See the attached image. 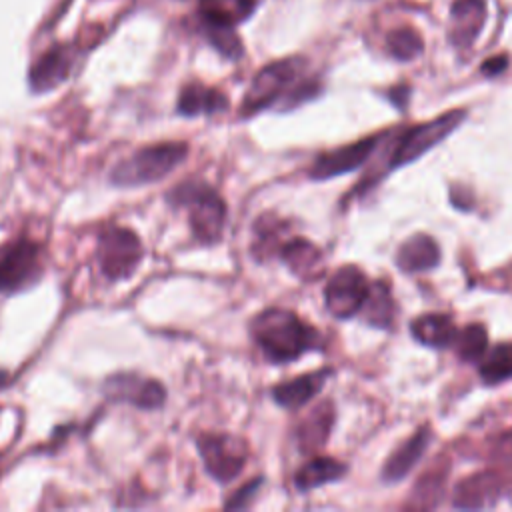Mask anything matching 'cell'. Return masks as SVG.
<instances>
[{"label":"cell","instance_id":"cell-1","mask_svg":"<svg viewBox=\"0 0 512 512\" xmlns=\"http://www.w3.org/2000/svg\"><path fill=\"white\" fill-rule=\"evenodd\" d=\"M250 332L266 360L274 364L292 362L320 342V334L286 308L262 310L250 322Z\"/></svg>","mask_w":512,"mask_h":512},{"label":"cell","instance_id":"cell-2","mask_svg":"<svg viewBox=\"0 0 512 512\" xmlns=\"http://www.w3.org/2000/svg\"><path fill=\"white\" fill-rule=\"evenodd\" d=\"M166 200L174 208L188 210V224L194 238L202 244H216L226 224V204L222 196L202 180H186L174 186Z\"/></svg>","mask_w":512,"mask_h":512},{"label":"cell","instance_id":"cell-3","mask_svg":"<svg viewBox=\"0 0 512 512\" xmlns=\"http://www.w3.org/2000/svg\"><path fill=\"white\" fill-rule=\"evenodd\" d=\"M186 156V142L148 144L116 162L108 174V180L118 188H138L152 184L174 172Z\"/></svg>","mask_w":512,"mask_h":512},{"label":"cell","instance_id":"cell-4","mask_svg":"<svg viewBox=\"0 0 512 512\" xmlns=\"http://www.w3.org/2000/svg\"><path fill=\"white\" fill-rule=\"evenodd\" d=\"M306 62L302 58H284L264 66L252 80L244 102H242V116H252L264 108L276 104L282 94L298 80Z\"/></svg>","mask_w":512,"mask_h":512},{"label":"cell","instance_id":"cell-5","mask_svg":"<svg viewBox=\"0 0 512 512\" xmlns=\"http://www.w3.org/2000/svg\"><path fill=\"white\" fill-rule=\"evenodd\" d=\"M96 256L102 274L114 282L130 278L136 272L144 256V248L132 230L122 226H108L98 236Z\"/></svg>","mask_w":512,"mask_h":512},{"label":"cell","instance_id":"cell-6","mask_svg":"<svg viewBox=\"0 0 512 512\" xmlns=\"http://www.w3.org/2000/svg\"><path fill=\"white\" fill-rule=\"evenodd\" d=\"M196 446L204 470L220 484L234 480L244 470L248 460V444L242 436L236 434H200L196 438Z\"/></svg>","mask_w":512,"mask_h":512},{"label":"cell","instance_id":"cell-7","mask_svg":"<svg viewBox=\"0 0 512 512\" xmlns=\"http://www.w3.org/2000/svg\"><path fill=\"white\" fill-rule=\"evenodd\" d=\"M464 118H466V110H450L436 116L434 120L418 124L410 130H404L388 158L390 160L388 168H398L418 160L424 152H428L438 142H442L448 134H452Z\"/></svg>","mask_w":512,"mask_h":512},{"label":"cell","instance_id":"cell-8","mask_svg":"<svg viewBox=\"0 0 512 512\" xmlns=\"http://www.w3.org/2000/svg\"><path fill=\"white\" fill-rule=\"evenodd\" d=\"M40 276V246L26 238L0 246V294L18 292Z\"/></svg>","mask_w":512,"mask_h":512},{"label":"cell","instance_id":"cell-9","mask_svg":"<svg viewBox=\"0 0 512 512\" xmlns=\"http://www.w3.org/2000/svg\"><path fill=\"white\" fill-rule=\"evenodd\" d=\"M368 290V278L358 266H342L330 276L324 288L326 308L334 318L346 320L362 310Z\"/></svg>","mask_w":512,"mask_h":512},{"label":"cell","instance_id":"cell-10","mask_svg":"<svg viewBox=\"0 0 512 512\" xmlns=\"http://www.w3.org/2000/svg\"><path fill=\"white\" fill-rule=\"evenodd\" d=\"M104 392L110 400L128 402L140 410H156L166 400V390L158 380L142 378L134 372H120L104 382Z\"/></svg>","mask_w":512,"mask_h":512},{"label":"cell","instance_id":"cell-11","mask_svg":"<svg viewBox=\"0 0 512 512\" xmlns=\"http://www.w3.org/2000/svg\"><path fill=\"white\" fill-rule=\"evenodd\" d=\"M382 136L384 134H374V136L362 138L358 142L346 144L342 148L320 154L310 168V178L312 180H328V178H334V176H340V174L360 168L370 158V154L376 150Z\"/></svg>","mask_w":512,"mask_h":512},{"label":"cell","instance_id":"cell-12","mask_svg":"<svg viewBox=\"0 0 512 512\" xmlns=\"http://www.w3.org/2000/svg\"><path fill=\"white\" fill-rule=\"evenodd\" d=\"M504 492V478L496 470L476 472L456 484L452 504L464 510L488 508L498 502Z\"/></svg>","mask_w":512,"mask_h":512},{"label":"cell","instance_id":"cell-13","mask_svg":"<svg viewBox=\"0 0 512 512\" xmlns=\"http://www.w3.org/2000/svg\"><path fill=\"white\" fill-rule=\"evenodd\" d=\"M74 64V54L72 48L68 46H54L48 52H44L30 68L28 82L34 92H48L62 84Z\"/></svg>","mask_w":512,"mask_h":512},{"label":"cell","instance_id":"cell-14","mask_svg":"<svg viewBox=\"0 0 512 512\" xmlns=\"http://www.w3.org/2000/svg\"><path fill=\"white\" fill-rule=\"evenodd\" d=\"M486 20L484 0H454L450 8L448 40L456 48H468L480 34Z\"/></svg>","mask_w":512,"mask_h":512},{"label":"cell","instance_id":"cell-15","mask_svg":"<svg viewBox=\"0 0 512 512\" xmlns=\"http://www.w3.org/2000/svg\"><path fill=\"white\" fill-rule=\"evenodd\" d=\"M332 374L330 368H320L314 372L300 374L292 380H286L272 388V398L276 404L284 408H300L306 402H310L322 388L328 376Z\"/></svg>","mask_w":512,"mask_h":512},{"label":"cell","instance_id":"cell-16","mask_svg":"<svg viewBox=\"0 0 512 512\" xmlns=\"http://www.w3.org/2000/svg\"><path fill=\"white\" fill-rule=\"evenodd\" d=\"M428 444H430V430L428 426H422L388 456L382 468V480L384 482L402 480L414 468V464L424 456Z\"/></svg>","mask_w":512,"mask_h":512},{"label":"cell","instance_id":"cell-17","mask_svg":"<svg viewBox=\"0 0 512 512\" xmlns=\"http://www.w3.org/2000/svg\"><path fill=\"white\" fill-rule=\"evenodd\" d=\"M226 108H228L226 96L220 90L204 86L200 82L186 84L180 90L178 104H176L178 114L188 116V118L200 116V114H218Z\"/></svg>","mask_w":512,"mask_h":512},{"label":"cell","instance_id":"cell-18","mask_svg":"<svg viewBox=\"0 0 512 512\" xmlns=\"http://www.w3.org/2000/svg\"><path fill=\"white\" fill-rule=\"evenodd\" d=\"M440 262V248L428 234H416L410 236L396 254V264L400 270L412 274V272H424L434 268Z\"/></svg>","mask_w":512,"mask_h":512},{"label":"cell","instance_id":"cell-19","mask_svg":"<svg viewBox=\"0 0 512 512\" xmlns=\"http://www.w3.org/2000/svg\"><path fill=\"white\" fill-rule=\"evenodd\" d=\"M334 424V408L330 402H320L298 426L296 438L302 452L320 450L332 430Z\"/></svg>","mask_w":512,"mask_h":512},{"label":"cell","instance_id":"cell-20","mask_svg":"<svg viewBox=\"0 0 512 512\" xmlns=\"http://www.w3.org/2000/svg\"><path fill=\"white\" fill-rule=\"evenodd\" d=\"M280 258L300 278L312 280L322 272V254L306 238H292L280 246Z\"/></svg>","mask_w":512,"mask_h":512},{"label":"cell","instance_id":"cell-21","mask_svg":"<svg viewBox=\"0 0 512 512\" xmlns=\"http://www.w3.org/2000/svg\"><path fill=\"white\" fill-rule=\"evenodd\" d=\"M410 332L420 344L442 350L452 346L458 328L446 314H422L412 320Z\"/></svg>","mask_w":512,"mask_h":512},{"label":"cell","instance_id":"cell-22","mask_svg":"<svg viewBox=\"0 0 512 512\" xmlns=\"http://www.w3.org/2000/svg\"><path fill=\"white\" fill-rule=\"evenodd\" d=\"M256 8V0H200V16L206 26L232 28L244 22Z\"/></svg>","mask_w":512,"mask_h":512},{"label":"cell","instance_id":"cell-23","mask_svg":"<svg viewBox=\"0 0 512 512\" xmlns=\"http://www.w3.org/2000/svg\"><path fill=\"white\" fill-rule=\"evenodd\" d=\"M346 474V466L330 456H318L306 462L294 476V486L300 492L314 490L328 482H336Z\"/></svg>","mask_w":512,"mask_h":512},{"label":"cell","instance_id":"cell-24","mask_svg":"<svg viewBox=\"0 0 512 512\" xmlns=\"http://www.w3.org/2000/svg\"><path fill=\"white\" fill-rule=\"evenodd\" d=\"M366 318L368 324L376 326V328H388L394 316V300L390 296V290L384 282H374L368 290L366 302L360 310Z\"/></svg>","mask_w":512,"mask_h":512},{"label":"cell","instance_id":"cell-25","mask_svg":"<svg viewBox=\"0 0 512 512\" xmlns=\"http://www.w3.org/2000/svg\"><path fill=\"white\" fill-rule=\"evenodd\" d=\"M480 378L486 384H502L512 378V342H500L484 354Z\"/></svg>","mask_w":512,"mask_h":512},{"label":"cell","instance_id":"cell-26","mask_svg":"<svg viewBox=\"0 0 512 512\" xmlns=\"http://www.w3.org/2000/svg\"><path fill=\"white\" fill-rule=\"evenodd\" d=\"M444 478H446V466L428 470L418 484L412 490L410 496V508H434L444 494Z\"/></svg>","mask_w":512,"mask_h":512},{"label":"cell","instance_id":"cell-27","mask_svg":"<svg viewBox=\"0 0 512 512\" xmlns=\"http://www.w3.org/2000/svg\"><path fill=\"white\" fill-rule=\"evenodd\" d=\"M458 356L466 362H476L486 354L488 348V332L482 324L472 322L466 324L462 330L456 332V338L452 342Z\"/></svg>","mask_w":512,"mask_h":512},{"label":"cell","instance_id":"cell-28","mask_svg":"<svg viewBox=\"0 0 512 512\" xmlns=\"http://www.w3.org/2000/svg\"><path fill=\"white\" fill-rule=\"evenodd\" d=\"M386 50L392 58H396L400 62H408L422 54L424 42H422V36L414 28L402 26V28H396L386 34Z\"/></svg>","mask_w":512,"mask_h":512},{"label":"cell","instance_id":"cell-29","mask_svg":"<svg viewBox=\"0 0 512 512\" xmlns=\"http://www.w3.org/2000/svg\"><path fill=\"white\" fill-rule=\"evenodd\" d=\"M208 38L226 58H238L242 54V46L238 38L232 34V28L208 26Z\"/></svg>","mask_w":512,"mask_h":512},{"label":"cell","instance_id":"cell-30","mask_svg":"<svg viewBox=\"0 0 512 512\" xmlns=\"http://www.w3.org/2000/svg\"><path fill=\"white\" fill-rule=\"evenodd\" d=\"M262 486V478H254L250 482H246L242 488H238L234 492V496L224 504L226 508H232V510H238V508H248V504L256 498V492L258 488Z\"/></svg>","mask_w":512,"mask_h":512},{"label":"cell","instance_id":"cell-31","mask_svg":"<svg viewBox=\"0 0 512 512\" xmlns=\"http://www.w3.org/2000/svg\"><path fill=\"white\" fill-rule=\"evenodd\" d=\"M494 456L504 462H512V430L500 434L494 444Z\"/></svg>","mask_w":512,"mask_h":512},{"label":"cell","instance_id":"cell-32","mask_svg":"<svg viewBox=\"0 0 512 512\" xmlns=\"http://www.w3.org/2000/svg\"><path fill=\"white\" fill-rule=\"evenodd\" d=\"M506 68H508V56H504V54L492 56V58L484 60L482 66H480V70H482L484 76H498V74H502Z\"/></svg>","mask_w":512,"mask_h":512},{"label":"cell","instance_id":"cell-33","mask_svg":"<svg viewBox=\"0 0 512 512\" xmlns=\"http://www.w3.org/2000/svg\"><path fill=\"white\" fill-rule=\"evenodd\" d=\"M408 98H410V86H408V84H398V86H394V88L388 92V100H390L398 110H404V108H406Z\"/></svg>","mask_w":512,"mask_h":512},{"label":"cell","instance_id":"cell-34","mask_svg":"<svg viewBox=\"0 0 512 512\" xmlns=\"http://www.w3.org/2000/svg\"><path fill=\"white\" fill-rule=\"evenodd\" d=\"M8 382H10L8 372H6V370H0V390H4V388L8 386Z\"/></svg>","mask_w":512,"mask_h":512}]
</instances>
